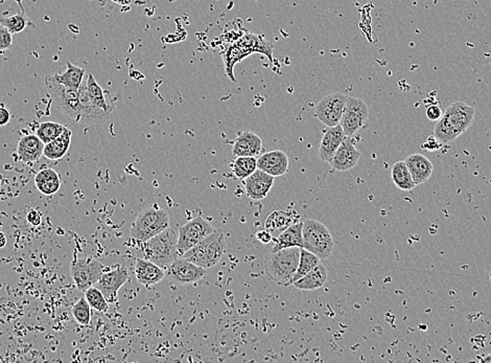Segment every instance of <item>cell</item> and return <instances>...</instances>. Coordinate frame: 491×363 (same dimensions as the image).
I'll list each match as a JSON object with an SVG mask.
<instances>
[{
    "instance_id": "8",
    "label": "cell",
    "mask_w": 491,
    "mask_h": 363,
    "mask_svg": "<svg viewBox=\"0 0 491 363\" xmlns=\"http://www.w3.org/2000/svg\"><path fill=\"white\" fill-rule=\"evenodd\" d=\"M105 267L100 261L91 257H74L70 265V274L80 291L85 292L88 288L96 286Z\"/></svg>"
},
{
    "instance_id": "13",
    "label": "cell",
    "mask_w": 491,
    "mask_h": 363,
    "mask_svg": "<svg viewBox=\"0 0 491 363\" xmlns=\"http://www.w3.org/2000/svg\"><path fill=\"white\" fill-rule=\"evenodd\" d=\"M129 274L125 266L118 265L110 272H103L96 287L102 291L103 296L109 303H115L118 299V291L127 283Z\"/></svg>"
},
{
    "instance_id": "46",
    "label": "cell",
    "mask_w": 491,
    "mask_h": 363,
    "mask_svg": "<svg viewBox=\"0 0 491 363\" xmlns=\"http://www.w3.org/2000/svg\"><path fill=\"white\" fill-rule=\"evenodd\" d=\"M6 244V237L4 233L0 232V248H4Z\"/></svg>"
},
{
    "instance_id": "2",
    "label": "cell",
    "mask_w": 491,
    "mask_h": 363,
    "mask_svg": "<svg viewBox=\"0 0 491 363\" xmlns=\"http://www.w3.org/2000/svg\"><path fill=\"white\" fill-rule=\"evenodd\" d=\"M300 247H290L266 252L264 256V264L269 279L281 286L293 285V279L300 259Z\"/></svg>"
},
{
    "instance_id": "47",
    "label": "cell",
    "mask_w": 491,
    "mask_h": 363,
    "mask_svg": "<svg viewBox=\"0 0 491 363\" xmlns=\"http://www.w3.org/2000/svg\"><path fill=\"white\" fill-rule=\"evenodd\" d=\"M111 1L120 4V6H129L131 4V0H111Z\"/></svg>"
},
{
    "instance_id": "31",
    "label": "cell",
    "mask_w": 491,
    "mask_h": 363,
    "mask_svg": "<svg viewBox=\"0 0 491 363\" xmlns=\"http://www.w3.org/2000/svg\"><path fill=\"white\" fill-rule=\"evenodd\" d=\"M295 212L288 213L287 211H275L268 216L266 220L265 228L269 232L274 230H285L290 224L295 223Z\"/></svg>"
},
{
    "instance_id": "22",
    "label": "cell",
    "mask_w": 491,
    "mask_h": 363,
    "mask_svg": "<svg viewBox=\"0 0 491 363\" xmlns=\"http://www.w3.org/2000/svg\"><path fill=\"white\" fill-rule=\"evenodd\" d=\"M44 146L45 144L37 135L22 136L17 146L19 160L26 164L38 162L43 155Z\"/></svg>"
},
{
    "instance_id": "37",
    "label": "cell",
    "mask_w": 491,
    "mask_h": 363,
    "mask_svg": "<svg viewBox=\"0 0 491 363\" xmlns=\"http://www.w3.org/2000/svg\"><path fill=\"white\" fill-rule=\"evenodd\" d=\"M85 298L89 303L90 307L101 313H106L109 309V303L96 286H92L86 290Z\"/></svg>"
},
{
    "instance_id": "12",
    "label": "cell",
    "mask_w": 491,
    "mask_h": 363,
    "mask_svg": "<svg viewBox=\"0 0 491 363\" xmlns=\"http://www.w3.org/2000/svg\"><path fill=\"white\" fill-rule=\"evenodd\" d=\"M79 103H80V120L79 123L84 125H101L111 118L113 112L107 111L94 104L88 94L86 78L79 88Z\"/></svg>"
},
{
    "instance_id": "36",
    "label": "cell",
    "mask_w": 491,
    "mask_h": 363,
    "mask_svg": "<svg viewBox=\"0 0 491 363\" xmlns=\"http://www.w3.org/2000/svg\"><path fill=\"white\" fill-rule=\"evenodd\" d=\"M18 1L21 12L17 13L13 16L4 17V18L0 19V24L8 28L13 35L18 34V33L26 30L28 24V18L26 16V11L22 8L21 0H18Z\"/></svg>"
},
{
    "instance_id": "1",
    "label": "cell",
    "mask_w": 491,
    "mask_h": 363,
    "mask_svg": "<svg viewBox=\"0 0 491 363\" xmlns=\"http://www.w3.org/2000/svg\"><path fill=\"white\" fill-rule=\"evenodd\" d=\"M475 109L464 102H453L438 120L434 136L442 144H450L466 132L473 124Z\"/></svg>"
},
{
    "instance_id": "27",
    "label": "cell",
    "mask_w": 491,
    "mask_h": 363,
    "mask_svg": "<svg viewBox=\"0 0 491 363\" xmlns=\"http://www.w3.org/2000/svg\"><path fill=\"white\" fill-rule=\"evenodd\" d=\"M72 138V130L66 129L59 138L44 146L43 156L50 160H61L70 148Z\"/></svg>"
},
{
    "instance_id": "23",
    "label": "cell",
    "mask_w": 491,
    "mask_h": 363,
    "mask_svg": "<svg viewBox=\"0 0 491 363\" xmlns=\"http://www.w3.org/2000/svg\"><path fill=\"white\" fill-rule=\"evenodd\" d=\"M303 222H295L290 224L288 228L283 230L278 237L273 239V246L271 248V252H277V250H283V248L290 247H303Z\"/></svg>"
},
{
    "instance_id": "18",
    "label": "cell",
    "mask_w": 491,
    "mask_h": 363,
    "mask_svg": "<svg viewBox=\"0 0 491 363\" xmlns=\"http://www.w3.org/2000/svg\"><path fill=\"white\" fill-rule=\"evenodd\" d=\"M344 131H343L341 125H337L334 127H328L327 131L323 134L322 140L319 145L318 156L322 162H332L334 153L338 150L343 140H345Z\"/></svg>"
},
{
    "instance_id": "17",
    "label": "cell",
    "mask_w": 491,
    "mask_h": 363,
    "mask_svg": "<svg viewBox=\"0 0 491 363\" xmlns=\"http://www.w3.org/2000/svg\"><path fill=\"white\" fill-rule=\"evenodd\" d=\"M257 169L278 177L285 175L288 170V157L281 150L266 152L257 158Z\"/></svg>"
},
{
    "instance_id": "29",
    "label": "cell",
    "mask_w": 491,
    "mask_h": 363,
    "mask_svg": "<svg viewBox=\"0 0 491 363\" xmlns=\"http://www.w3.org/2000/svg\"><path fill=\"white\" fill-rule=\"evenodd\" d=\"M392 180L396 188L402 191H412L415 189L416 184L412 179L411 173H410L408 167L406 162H397L394 164L391 171Z\"/></svg>"
},
{
    "instance_id": "14",
    "label": "cell",
    "mask_w": 491,
    "mask_h": 363,
    "mask_svg": "<svg viewBox=\"0 0 491 363\" xmlns=\"http://www.w3.org/2000/svg\"><path fill=\"white\" fill-rule=\"evenodd\" d=\"M167 269L169 279H174L181 285L196 283L206 274L205 268L200 267L193 262L181 257L174 261Z\"/></svg>"
},
{
    "instance_id": "4",
    "label": "cell",
    "mask_w": 491,
    "mask_h": 363,
    "mask_svg": "<svg viewBox=\"0 0 491 363\" xmlns=\"http://www.w3.org/2000/svg\"><path fill=\"white\" fill-rule=\"evenodd\" d=\"M226 250L225 235L222 230H215L204 240L187 250L181 257L193 262L196 265L207 268L213 267L219 263Z\"/></svg>"
},
{
    "instance_id": "21",
    "label": "cell",
    "mask_w": 491,
    "mask_h": 363,
    "mask_svg": "<svg viewBox=\"0 0 491 363\" xmlns=\"http://www.w3.org/2000/svg\"><path fill=\"white\" fill-rule=\"evenodd\" d=\"M416 186L428 182L433 173L434 166L430 160L420 153L411 154L405 160Z\"/></svg>"
},
{
    "instance_id": "33",
    "label": "cell",
    "mask_w": 491,
    "mask_h": 363,
    "mask_svg": "<svg viewBox=\"0 0 491 363\" xmlns=\"http://www.w3.org/2000/svg\"><path fill=\"white\" fill-rule=\"evenodd\" d=\"M256 170L257 160L253 156H239L232 164L233 174L239 180H245Z\"/></svg>"
},
{
    "instance_id": "5",
    "label": "cell",
    "mask_w": 491,
    "mask_h": 363,
    "mask_svg": "<svg viewBox=\"0 0 491 363\" xmlns=\"http://www.w3.org/2000/svg\"><path fill=\"white\" fill-rule=\"evenodd\" d=\"M169 228V216L164 208L151 206L145 208L132 224L131 238L138 243L152 239Z\"/></svg>"
},
{
    "instance_id": "41",
    "label": "cell",
    "mask_w": 491,
    "mask_h": 363,
    "mask_svg": "<svg viewBox=\"0 0 491 363\" xmlns=\"http://www.w3.org/2000/svg\"><path fill=\"white\" fill-rule=\"evenodd\" d=\"M26 219H28V222L30 225L39 226L42 222V214L37 210H30Z\"/></svg>"
},
{
    "instance_id": "39",
    "label": "cell",
    "mask_w": 491,
    "mask_h": 363,
    "mask_svg": "<svg viewBox=\"0 0 491 363\" xmlns=\"http://www.w3.org/2000/svg\"><path fill=\"white\" fill-rule=\"evenodd\" d=\"M13 43V34L0 24V52H6Z\"/></svg>"
},
{
    "instance_id": "10",
    "label": "cell",
    "mask_w": 491,
    "mask_h": 363,
    "mask_svg": "<svg viewBox=\"0 0 491 363\" xmlns=\"http://www.w3.org/2000/svg\"><path fill=\"white\" fill-rule=\"evenodd\" d=\"M369 118V107L362 99L348 96L340 125L345 135L352 138L366 125Z\"/></svg>"
},
{
    "instance_id": "44",
    "label": "cell",
    "mask_w": 491,
    "mask_h": 363,
    "mask_svg": "<svg viewBox=\"0 0 491 363\" xmlns=\"http://www.w3.org/2000/svg\"><path fill=\"white\" fill-rule=\"evenodd\" d=\"M256 238L259 241H261V243L264 244H268L270 243L271 241H273V237L272 235H271V232H269V230H266V228L265 230L257 233Z\"/></svg>"
},
{
    "instance_id": "11",
    "label": "cell",
    "mask_w": 491,
    "mask_h": 363,
    "mask_svg": "<svg viewBox=\"0 0 491 363\" xmlns=\"http://www.w3.org/2000/svg\"><path fill=\"white\" fill-rule=\"evenodd\" d=\"M348 96L341 92H332L321 99L315 109V118H318L323 125L334 127L340 124Z\"/></svg>"
},
{
    "instance_id": "34",
    "label": "cell",
    "mask_w": 491,
    "mask_h": 363,
    "mask_svg": "<svg viewBox=\"0 0 491 363\" xmlns=\"http://www.w3.org/2000/svg\"><path fill=\"white\" fill-rule=\"evenodd\" d=\"M67 127L57 122H43L37 128L36 135L44 143L48 144L61 135Z\"/></svg>"
},
{
    "instance_id": "38",
    "label": "cell",
    "mask_w": 491,
    "mask_h": 363,
    "mask_svg": "<svg viewBox=\"0 0 491 363\" xmlns=\"http://www.w3.org/2000/svg\"><path fill=\"white\" fill-rule=\"evenodd\" d=\"M90 305L87 299L81 298L78 303H74L72 307V316L77 323L82 325H88L91 320V311H90Z\"/></svg>"
},
{
    "instance_id": "24",
    "label": "cell",
    "mask_w": 491,
    "mask_h": 363,
    "mask_svg": "<svg viewBox=\"0 0 491 363\" xmlns=\"http://www.w3.org/2000/svg\"><path fill=\"white\" fill-rule=\"evenodd\" d=\"M327 281V269L322 263L314 268L312 272H308L298 281H294L293 285L296 289L305 290V291H312V290L320 289Z\"/></svg>"
},
{
    "instance_id": "48",
    "label": "cell",
    "mask_w": 491,
    "mask_h": 363,
    "mask_svg": "<svg viewBox=\"0 0 491 363\" xmlns=\"http://www.w3.org/2000/svg\"><path fill=\"white\" fill-rule=\"evenodd\" d=\"M4 0H0V2H1V4H2V2H4Z\"/></svg>"
},
{
    "instance_id": "16",
    "label": "cell",
    "mask_w": 491,
    "mask_h": 363,
    "mask_svg": "<svg viewBox=\"0 0 491 363\" xmlns=\"http://www.w3.org/2000/svg\"><path fill=\"white\" fill-rule=\"evenodd\" d=\"M274 176L257 169L244 182L248 197L252 200H263L274 186Z\"/></svg>"
},
{
    "instance_id": "45",
    "label": "cell",
    "mask_w": 491,
    "mask_h": 363,
    "mask_svg": "<svg viewBox=\"0 0 491 363\" xmlns=\"http://www.w3.org/2000/svg\"><path fill=\"white\" fill-rule=\"evenodd\" d=\"M478 360L480 362L491 363V354H483V355L478 356Z\"/></svg>"
},
{
    "instance_id": "6",
    "label": "cell",
    "mask_w": 491,
    "mask_h": 363,
    "mask_svg": "<svg viewBox=\"0 0 491 363\" xmlns=\"http://www.w3.org/2000/svg\"><path fill=\"white\" fill-rule=\"evenodd\" d=\"M303 248L316 255L321 261L328 259L334 252V238L320 221L308 219L303 222Z\"/></svg>"
},
{
    "instance_id": "9",
    "label": "cell",
    "mask_w": 491,
    "mask_h": 363,
    "mask_svg": "<svg viewBox=\"0 0 491 363\" xmlns=\"http://www.w3.org/2000/svg\"><path fill=\"white\" fill-rule=\"evenodd\" d=\"M215 228L209 224L201 216L193 218L184 226H180L178 232V252L179 257L184 255L187 250L197 245L207 235L215 232Z\"/></svg>"
},
{
    "instance_id": "42",
    "label": "cell",
    "mask_w": 491,
    "mask_h": 363,
    "mask_svg": "<svg viewBox=\"0 0 491 363\" xmlns=\"http://www.w3.org/2000/svg\"><path fill=\"white\" fill-rule=\"evenodd\" d=\"M441 108L436 106V105H431V106L428 107L427 109V116H428L430 121H438L442 116Z\"/></svg>"
},
{
    "instance_id": "26",
    "label": "cell",
    "mask_w": 491,
    "mask_h": 363,
    "mask_svg": "<svg viewBox=\"0 0 491 363\" xmlns=\"http://www.w3.org/2000/svg\"><path fill=\"white\" fill-rule=\"evenodd\" d=\"M35 184L43 195H55L61 188L60 176L54 169H43L37 173Z\"/></svg>"
},
{
    "instance_id": "40",
    "label": "cell",
    "mask_w": 491,
    "mask_h": 363,
    "mask_svg": "<svg viewBox=\"0 0 491 363\" xmlns=\"http://www.w3.org/2000/svg\"><path fill=\"white\" fill-rule=\"evenodd\" d=\"M442 143L439 142L435 136H429L428 140L424 144L422 145V148L426 150V151H437V150L442 148Z\"/></svg>"
},
{
    "instance_id": "35",
    "label": "cell",
    "mask_w": 491,
    "mask_h": 363,
    "mask_svg": "<svg viewBox=\"0 0 491 363\" xmlns=\"http://www.w3.org/2000/svg\"><path fill=\"white\" fill-rule=\"evenodd\" d=\"M320 263L321 259L316 255L308 252L305 248H301L300 259H299L298 268H297L296 274H295L294 279H293V283L305 277L308 272H312Z\"/></svg>"
},
{
    "instance_id": "19",
    "label": "cell",
    "mask_w": 491,
    "mask_h": 363,
    "mask_svg": "<svg viewBox=\"0 0 491 363\" xmlns=\"http://www.w3.org/2000/svg\"><path fill=\"white\" fill-rule=\"evenodd\" d=\"M134 272L138 283L147 288L160 283L165 277L164 268L145 259H136Z\"/></svg>"
},
{
    "instance_id": "7",
    "label": "cell",
    "mask_w": 491,
    "mask_h": 363,
    "mask_svg": "<svg viewBox=\"0 0 491 363\" xmlns=\"http://www.w3.org/2000/svg\"><path fill=\"white\" fill-rule=\"evenodd\" d=\"M45 85L61 113L65 118L79 123V120H80L79 90L69 89V88L60 84L52 74L46 77Z\"/></svg>"
},
{
    "instance_id": "28",
    "label": "cell",
    "mask_w": 491,
    "mask_h": 363,
    "mask_svg": "<svg viewBox=\"0 0 491 363\" xmlns=\"http://www.w3.org/2000/svg\"><path fill=\"white\" fill-rule=\"evenodd\" d=\"M242 48H245L249 55L253 52L266 55L269 60L273 62V45L266 41L264 37L259 35L247 34L237 43Z\"/></svg>"
},
{
    "instance_id": "30",
    "label": "cell",
    "mask_w": 491,
    "mask_h": 363,
    "mask_svg": "<svg viewBox=\"0 0 491 363\" xmlns=\"http://www.w3.org/2000/svg\"><path fill=\"white\" fill-rule=\"evenodd\" d=\"M86 83H87L88 94H89L90 99L94 101V104L103 108V109L107 110V111L113 112V107L110 104L107 94L103 91L101 85L98 84L94 74H88L87 78H86Z\"/></svg>"
},
{
    "instance_id": "43",
    "label": "cell",
    "mask_w": 491,
    "mask_h": 363,
    "mask_svg": "<svg viewBox=\"0 0 491 363\" xmlns=\"http://www.w3.org/2000/svg\"><path fill=\"white\" fill-rule=\"evenodd\" d=\"M11 113L6 107H0V127L6 126L10 123Z\"/></svg>"
},
{
    "instance_id": "3",
    "label": "cell",
    "mask_w": 491,
    "mask_h": 363,
    "mask_svg": "<svg viewBox=\"0 0 491 363\" xmlns=\"http://www.w3.org/2000/svg\"><path fill=\"white\" fill-rule=\"evenodd\" d=\"M142 244L144 259L153 262L162 268H167L179 257L178 235L171 228H165Z\"/></svg>"
},
{
    "instance_id": "15",
    "label": "cell",
    "mask_w": 491,
    "mask_h": 363,
    "mask_svg": "<svg viewBox=\"0 0 491 363\" xmlns=\"http://www.w3.org/2000/svg\"><path fill=\"white\" fill-rule=\"evenodd\" d=\"M360 157L361 152L354 146L351 138L346 136L334 153L330 164L334 170L346 172L356 166Z\"/></svg>"
},
{
    "instance_id": "25",
    "label": "cell",
    "mask_w": 491,
    "mask_h": 363,
    "mask_svg": "<svg viewBox=\"0 0 491 363\" xmlns=\"http://www.w3.org/2000/svg\"><path fill=\"white\" fill-rule=\"evenodd\" d=\"M85 74L86 70L84 68L74 65L68 61L63 69L56 72L52 76L60 84L65 86V87L72 90H79L84 79H85Z\"/></svg>"
},
{
    "instance_id": "32",
    "label": "cell",
    "mask_w": 491,
    "mask_h": 363,
    "mask_svg": "<svg viewBox=\"0 0 491 363\" xmlns=\"http://www.w3.org/2000/svg\"><path fill=\"white\" fill-rule=\"evenodd\" d=\"M247 56H249L248 52L239 43L228 46L225 52H224L223 57L224 61H225L226 74L233 82H237L235 79V74H233V67Z\"/></svg>"
},
{
    "instance_id": "20",
    "label": "cell",
    "mask_w": 491,
    "mask_h": 363,
    "mask_svg": "<svg viewBox=\"0 0 491 363\" xmlns=\"http://www.w3.org/2000/svg\"><path fill=\"white\" fill-rule=\"evenodd\" d=\"M263 148V140L257 134L251 131H244L237 135L232 146V154L235 157L239 156H253L256 157L261 154Z\"/></svg>"
}]
</instances>
